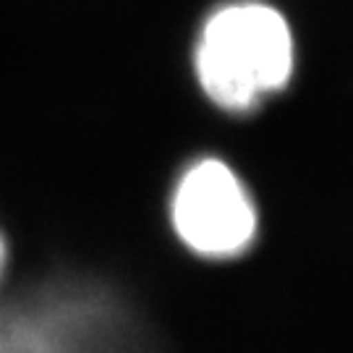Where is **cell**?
Returning <instances> with one entry per match:
<instances>
[{
  "label": "cell",
  "mask_w": 353,
  "mask_h": 353,
  "mask_svg": "<svg viewBox=\"0 0 353 353\" xmlns=\"http://www.w3.org/2000/svg\"><path fill=\"white\" fill-rule=\"evenodd\" d=\"M293 37L280 11L233 3L207 19L196 45V76L207 97L228 110H249L288 84Z\"/></svg>",
  "instance_id": "cell-1"
},
{
  "label": "cell",
  "mask_w": 353,
  "mask_h": 353,
  "mask_svg": "<svg viewBox=\"0 0 353 353\" xmlns=\"http://www.w3.org/2000/svg\"><path fill=\"white\" fill-rule=\"evenodd\" d=\"M173 225L181 241L202 256H233L252 243L256 210L239 176L220 160H199L173 194Z\"/></svg>",
  "instance_id": "cell-2"
},
{
  "label": "cell",
  "mask_w": 353,
  "mask_h": 353,
  "mask_svg": "<svg viewBox=\"0 0 353 353\" xmlns=\"http://www.w3.org/2000/svg\"><path fill=\"white\" fill-rule=\"evenodd\" d=\"M3 265H6V243L0 239V270H3Z\"/></svg>",
  "instance_id": "cell-3"
},
{
  "label": "cell",
  "mask_w": 353,
  "mask_h": 353,
  "mask_svg": "<svg viewBox=\"0 0 353 353\" xmlns=\"http://www.w3.org/2000/svg\"><path fill=\"white\" fill-rule=\"evenodd\" d=\"M0 353H6V351H3V348H0Z\"/></svg>",
  "instance_id": "cell-4"
}]
</instances>
